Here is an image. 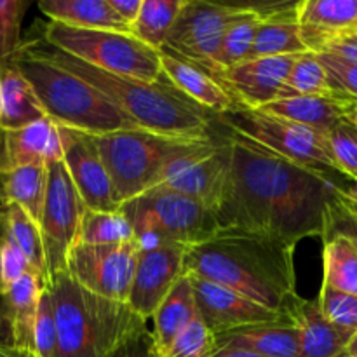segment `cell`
<instances>
[{"label":"cell","mask_w":357,"mask_h":357,"mask_svg":"<svg viewBox=\"0 0 357 357\" xmlns=\"http://www.w3.org/2000/svg\"><path fill=\"white\" fill-rule=\"evenodd\" d=\"M323 244V284L357 296V250L338 234L324 237Z\"/></svg>","instance_id":"cell-31"},{"label":"cell","mask_w":357,"mask_h":357,"mask_svg":"<svg viewBox=\"0 0 357 357\" xmlns=\"http://www.w3.org/2000/svg\"><path fill=\"white\" fill-rule=\"evenodd\" d=\"M139 246L135 239L119 244H75L65 272L87 291L128 303Z\"/></svg>","instance_id":"cell-13"},{"label":"cell","mask_w":357,"mask_h":357,"mask_svg":"<svg viewBox=\"0 0 357 357\" xmlns=\"http://www.w3.org/2000/svg\"><path fill=\"white\" fill-rule=\"evenodd\" d=\"M352 117H354V121H356V124H357V103H356L354 110H352Z\"/></svg>","instance_id":"cell-52"},{"label":"cell","mask_w":357,"mask_h":357,"mask_svg":"<svg viewBox=\"0 0 357 357\" xmlns=\"http://www.w3.org/2000/svg\"><path fill=\"white\" fill-rule=\"evenodd\" d=\"M0 225L6 229L10 239L16 243L21 253L26 257L31 267L37 271V274L44 279L45 284H49L47 261H45L44 241H42L40 227L35 220L28 216L24 209L16 204H6L0 209Z\"/></svg>","instance_id":"cell-30"},{"label":"cell","mask_w":357,"mask_h":357,"mask_svg":"<svg viewBox=\"0 0 357 357\" xmlns=\"http://www.w3.org/2000/svg\"><path fill=\"white\" fill-rule=\"evenodd\" d=\"M258 23H260L258 7L244 6L239 16L227 26L222 42H220L218 52H216V68L220 73L250 58L255 37H257Z\"/></svg>","instance_id":"cell-32"},{"label":"cell","mask_w":357,"mask_h":357,"mask_svg":"<svg viewBox=\"0 0 357 357\" xmlns=\"http://www.w3.org/2000/svg\"><path fill=\"white\" fill-rule=\"evenodd\" d=\"M38 9L49 21L66 26L131 33L114 13L108 0H40Z\"/></svg>","instance_id":"cell-27"},{"label":"cell","mask_w":357,"mask_h":357,"mask_svg":"<svg viewBox=\"0 0 357 357\" xmlns=\"http://www.w3.org/2000/svg\"><path fill=\"white\" fill-rule=\"evenodd\" d=\"M354 107L356 103L352 101L342 100L337 94H330V96L281 98L258 110L326 135L340 119L351 115Z\"/></svg>","instance_id":"cell-23"},{"label":"cell","mask_w":357,"mask_h":357,"mask_svg":"<svg viewBox=\"0 0 357 357\" xmlns=\"http://www.w3.org/2000/svg\"><path fill=\"white\" fill-rule=\"evenodd\" d=\"M14 63L40 101L45 115L63 128L91 136L136 129L138 124L103 93L23 42Z\"/></svg>","instance_id":"cell-5"},{"label":"cell","mask_w":357,"mask_h":357,"mask_svg":"<svg viewBox=\"0 0 357 357\" xmlns=\"http://www.w3.org/2000/svg\"><path fill=\"white\" fill-rule=\"evenodd\" d=\"M47 117L14 59L0 61V132L14 131Z\"/></svg>","instance_id":"cell-25"},{"label":"cell","mask_w":357,"mask_h":357,"mask_svg":"<svg viewBox=\"0 0 357 357\" xmlns=\"http://www.w3.org/2000/svg\"><path fill=\"white\" fill-rule=\"evenodd\" d=\"M93 138L121 206L157 187L167 162L201 139L169 138L139 128Z\"/></svg>","instance_id":"cell-7"},{"label":"cell","mask_w":357,"mask_h":357,"mask_svg":"<svg viewBox=\"0 0 357 357\" xmlns=\"http://www.w3.org/2000/svg\"><path fill=\"white\" fill-rule=\"evenodd\" d=\"M216 124L300 166L328 174L338 173L328 150L326 136L316 129L248 108L237 101L216 117Z\"/></svg>","instance_id":"cell-9"},{"label":"cell","mask_w":357,"mask_h":357,"mask_svg":"<svg viewBox=\"0 0 357 357\" xmlns=\"http://www.w3.org/2000/svg\"><path fill=\"white\" fill-rule=\"evenodd\" d=\"M58 124L49 117L14 131L0 132V169L61 160Z\"/></svg>","instance_id":"cell-19"},{"label":"cell","mask_w":357,"mask_h":357,"mask_svg":"<svg viewBox=\"0 0 357 357\" xmlns=\"http://www.w3.org/2000/svg\"><path fill=\"white\" fill-rule=\"evenodd\" d=\"M244 6L216 3L206 0H183L176 21L162 51L171 52L218 79L216 52L227 26L241 14Z\"/></svg>","instance_id":"cell-11"},{"label":"cell","mask_w":357,"mask_h":357,"mask_svg":"<svg viewBox=\"0 0 357 357\" xmlns=\"http://www.w3.org/2000/svg\"><path fill=\"white\" fill-rule=\"evenodd\" d=\"M333 94L324 66L317 59L316 52H303L295 58L289 75L282 86L281 98L291 96H330Z\"/></svg>","instance_id":"cell-35"},{"label":"cell","mask_w":357,"mask_h":357,"mask_svg":"<svg viewBox=\"0 0 357 357\" xmlns=\"http://www.w3.org/2000/svg\"><path fill=\"white\" fill-rule=\"evenodd\" d=\"M291 319L298 330V357H337L351 342L323 316L317 298H300Z\"/></svg>","instance_id":"cell-24"},{"label":"cell","mask_w":357,"mask_h":357,"mask_svg":"<svg viewBox=\"0 0 357 357\" xmlns=\"http://www.w3.org/2000/svg\"><path fill=\"white\" fill-rule=\"evenodd\" d=\"M188 279H190L192 289H194L199 319L216 337L227 333V331L255 326V324L291 321L279 312L251 302L250 298L232 291V289H227L211 281L195 278V275H188Z\"/></svg>","instance_id":"cell-16"},{"label":"cell","mask_w":357,"mask_h":357,"mask_svg":"<svg viewBox=\"0 0 357 357\" xmlns=\"http://www.w3.org/2000/svg\"><path fill=\"white\" fill-rule=\"evenodd\" d=\"M135 239L129 220L119 211H84L77 244H119Z\"/></svg>","instance_id":"cell-34"},{"label":"cell","mask_w":357,"mask_h":357,"mask_svg":"<svg viewBox=\"0 0 357 357\" xmlns=\"http://www.w3.org/2000/svg\"><path fill=\"white\" fill-rule=\"evenodd\" d=\"M324 136L338 173L357 180V124L352 114L340 119Z\"/></svg>","instance_id":"cell-36"},{"label":"cell","mask_w":357,"mask_h":357,"mask_svg":"<svg viewBox=\"0 0 357 357\" xmlns=\"http://www.w3.org/2000/svg\"><path fill=\"white\" fill-rule=\"evenodd\" d=\"M56 352H58V328H56L51 291L45 284L38 298L37 317H35L33 354L35 357H56Z\"/></svg>","instance_id":"cell-39"},{"label":"cell","mask_w":357,"mask_h":357,"mask_svg":"<svg viewBox=\"0 0 357 357\" xmlns=\"http://www.w3.org/2000/svg\"><path fill=\"white\" fill-rule=\"evenodd\" d=\"M3 208V204H2V202H0V209H2Z\"/></svg>","instance_id":"cell-54"},{"label":"cell","mask_w":357,"mask_h":357,"mask_svg":"<svg viewBox=\"0 0 357 357\" xmlns=\"http://www.w3.org/2000/svg\"><path fill=\"white\" fill-rule=\"evenodd\" d=\"M33 47L52 63L96 87L112 103L126 112L139 129L169 138L188 139L208 138L216 132L215 115L178 93L166 79L159 82H143L129 77L112 75L51 45L38 47L33 44Z\"/></svg>","instance_id":"cell-3"},{"label":"cell","mask_w":357,"mask_h":357,"mask_svg":"<svg viewBox=\"0 0 357 357\" xmlns=\"http://www.w3.org/2000/svg\"><path fill=\"white\" fill-rule=\"evenodd\" d=\"M333 38H342V40L349 42V44L357 45V31H351V33H345V35H340V37H333ZM328 40H330V38H328Z\"/></svg>","instance_id":"cell-51"},{"label":"cell","mask_w":357,"mask_h":357,"mask_svg":"<svg viewBox=\"0 0 357 357\" xmlns=\"http://www.w3.org/2000/svg\"><path fill=\"white\" fill-rule=\"evenodd\" d=\"M0 357H35L30 352L20 351V349H14L10 345H6L0 342Z\"/></svg>","instance_id":"cell-48"},{"label":"cell","mask_w":357,"mask_h":357,"mask_svg":"<svg viewBox=\"0 0 357 357\" xmlns=\"http://www.w3.org/2000/svg\"><path fill=\"white\" fill-rule=\"evenodd\" d=\"M324 66L331 91L342 100L357 103V61L338 58L328 52H316Z\"/></svg>","instance_id":"cell-41"},{"label":"cell","mask_w":357,"mask_h":357,"mask_svg":"<svg viewBox=\"0 0 357 357\" xmlns=\"http://www.w3.org/2000/svg\"><path fill=\"white\" fill-rule=\"evenodd\" d=\"M345 354L349 357H357V333L351 338V342H349L347 349H345Z\"/></svg>","instance_id":"cell-50"},{"label":"cell","mask_w":357,"mask_h":357,"mask_svg":"<svg viewBox=\"0 0 357 357\" xmlns=\"http://www.w3.org/2000/svg\"><path fill=\"white\" fill-rule=\"evenodd\" d=\"M58 131L61 160L84 206L94 211H119L121 202L93 136L63 126H58Z\"/></svg>","instance_id":"cell-14"},{"label":"cell","mask_w":357,"mask_h":357,"mask_svg":"<svg viewBox=\"0 0 357 357\" xmlns=\"http://www.w3.org/2000/svg\"><path fill=\"white\" fill-rule=\"evenodd\" d=\"M218 347L237 345L265 357H298V330L291 321L255 324L216 337Z\"/></svg>","instance_id":"cell-26"},{"label":"cell","mask_w":357,"mask_h":357,"mask_svg":"<svg viewBox=\"0 0 357 357\" xmlns=\"http://www.w3.org/2000/svg\"><path fill=\"white\" fill-rule=\"evenodd\" d=\"M211 357H265L250 349L237 347V345H222Z\"/></svg>","instance_id":"cell-46"},{"label":"cell","mask_w":357,"mask_h":357,"mask_svg":"<svg viewBox=\"0 0 357 357\" xmlns=\"http://www.w3.org/2000/svg\"><path fill=\"white\" fill-rule=\"evenodd\" d=\"M110 357H160L149 328L132 335Z\"/></svg>","instance_id":"cell-44"},{"label":"cell","mask_w":357,"mask_h":357,"mask_svg":"<svg viewBox=\"0 0 357 357\" xmlns=\"http://www.w3.org/2000/svg\"><path fill=\"white\" fill-rule=\"evenodd\" d=\"M295 248L260 234L220 230L206 243L188 248L183 274L232 289L291 319L302 298L296 293Z\"/></svg>","instance_id":"cell-2"},{"label":"cell","mask_w":357,"mask_h":357,"mask_svg":"<svg viewBox=\"0 0 357 357\" xmlns=\"http://www.w3.org/2000/svg\"><path fill=\"white\" fill-rule=\"evenodd\" d=\"M317 303L323 316L337 330H340L347 337H354L357 333V296L337 291L323 284L317 295Z\"/></svg>","instance_id":"cell-37"},{"label":"cell","mask_w":357,"mask_h":357,"mask_svg":"<svg viewBox=\"0 0 357 357\" xmlns=\"http://www.w3.org/2000/svg\"><path fill=\"white\" fill-rule=\"evenodd\" d=\"M35 271L30 261L26 260L20 248L16 246L9 234L0 225V293L9 289L14 282L20 281L23 275L31 274Z\"/></svg>","instance_id":"cell-42"},{"label":"cell","mask_w":357,"mask_h":357,"mask_svg":"<svg viewBox=\"0 0 357 357\" xmlns=\"http://www.w3.org/2000/svg\"><path fill=\"white\" fill-rule=\"evenodd\" d=\"M340 192L345 195V197H349L351 201L357 202V180L351 181V185H342Z\"/></svg>","instance_id":"cell-49"},{"label":"cell","mask_w":357,"mask_h":357,"mask_svg":"<svg viewBox=\"0 0 357 357\" xmlns=\"http://www.w3.org/2000/svg\"><path fill=\"white\" fill-rule=\"evenodd\" d=\"M330 234L344 236L345 239L351 241L352 246L357 250V222H354V220L342 209V206L338 204L337 201V194H335L333 201H331L330 204V209H328V222L324 237L330 236Z\"/></svg>","instance_id":"cell-43"},{"label":"cell","mask_w":357,"mask_h":357,"mask_svg":"<svg viewBox=\"0 0 357 357\" xmlns=\"http://www.w3.org/2000/svg\"><path fill=\"white\" fill-rule=\"evenodd\" d=\"M44 42L112 75L143 82L164 79L159 52L126 31L84 30L49 21L44 28Z\"/></svg>","instance_id":"cell-8"},{"label":"cell","mask_w":357,"mask_h":357,"mask_svg":"<svg viewBox=\"0 0 357 357\" xmlns=\"http://www.w3.org/2000/svg\"><path fill=\"white\" fill-rule=\"evenodd\" d=\"M142 2L143 0H108L110 7L114 9V13L117 14L119 20L129 28L131 31L132 23L138 17L139 9H142Z\"/></svg>","instance_id":"cell-45"},{"label":"cell","mask_w":357,"mask_h":357,"mask_svg":"<svg viewBox=\"0 0 357 357\" xmlns=\"http://www.w3.org/2000/svg\"><path fill=\"white\" fill-rule=\"evenodd\" d=\"M302 40L314 52L324 40L357 28V0H300L296 7Z\"/></svg>","instance_id":"cell-21"},{"label":"cell","mask_w":357,"mask_h":357,"mask_svg":"<svg viewBox=\"0 0 357 357\" xmlns=\"http://www.w3.org/2000/svg\"><path fill=\"white\" fill-rule=\"evenodd\" d=\"M230 171L215 209L220 230H237L298 244L326 232L328 209L340 183L331 174L291 162L227 131Z\"/></svg>","instance_id":"cell-1"},{"label":"cell","mask_w":357,"mask_h":357,"mask_svg":"<svg viewBox=\"0 0 357 357\" xmlns=\"http://www.w3.org/2000/svg\"><path fill=\"white\" fill-rule=\"evenodd\" d=\"M44 279L38 274L23 275L0 293V342L33 354V326ZM35 356V354H33Z\"/></svg>","instance_id":"cell-18"},{"label":"cell","mask_w":357,"mask_h":357,"mask_svg":"<svg viewBox=\"0 0 357 357\" xmlns=\"http://www.w3.org/2000/svg\"><path fill=\"white\" fill-rule=\"evenodd\" d=\"M45 187L47 164H28L0 169V202L3 206H20L37 223L40 222Z\"/></svg>","instance_id":"cell-29"},{"label":"cell","mask_w":357,"mask_h":357,"mask_svg":"<svg viewBox=\"0 0 357 357\" xmlns=\"http://www.w3.org/2000/svg\"><path fill=\"white\" fill-rule=\"evenodd\" d=\"M337 357H349V356L344 352V354H340V356H337Z\"/></svg>","instance_id":"cell-53"},{"label":"cell","mask_w":357,"mask_h":357,"mask_svg":"<svg viewBox=\"0 0 357 357\" xmlns=\"http://www.w3.org/2000/svg\"><path fill=\"white\" fill-rule=\"evenodd\" d=\"M26 0H0V61L10 59L21 47V23Z\"/></svg>","instance_id":"cell-40"},{"label":"cell","mask_w":357,"mask_h":357,"mask_svg":"<svg viewBox=\"0 0 357 357\" xmlns=\"http://www.w3.org/2000/svg\"><path fill=\"white\" fill-rule=\"evenodd\" d=\"M296 56L246 59L220 73L218 84L234 101L258 110L278 100Z\"/></svg>","instance_id":"cell-17"},{"label":"cell","mask_w":357,"mask_h":357,"mask_svg":"<svg viewBox=\"0 0 357 357\" xmlns=\"http://www.w3.org/2000/svg\"><path fill=\"white\" fill-rule=\"evenodd\" d=\"M181 6L183 0H143L131 35L153 51H162Z\"/></svg>","instance_id":"cell-33"},{"label":"cell","mask_w":357,"mask_h":357,"mask_svg":"<svg viewBox=\"0 0 357 357\" xmlns=\"http://www.w3.org/2000/svg\"><path fill=\"white\" fill-rule=\"evenodd\" d=\"M197 317L194 289H192L188 275L183 274L152 316V337L159 354L166 351L173 344L174 338Z\"/></svg>","instance_id":"cell-28"},{"label":"cell","mask_w":357,"mask_h":357,"mask_svg":"<svg viewBox=\"0 0 357 357\" xmlns=\"http://www.w3.org/2000/svg\"><path fill=\"white\" fill-rule=\"evenodd\" d=\"M216 351V335L197 317L174 338L166 351L160 352V357H211Z\"/></svg>","instance_id":"cell-38"},{"label":"cell","mask_w":357,"mask_h":357,"mask_svg":"<svg viewBox=\"0 0 357 357\" xmlns=\"http://www.w3.org/2000/svg\"><path fill=\"white\" fill-rule=\"evenodd\" d=\"M337 201H338V204L342 206V209H344V211L347 213V215L351 216L354 222H357V202L351 201L349 197H345V195L340 192V187L337 188Z\"/></svg>","instance_id":"cell-47"},{"label":"cell","mask_w":357,"mask_h":357,"mask_svg":"<svg viewBox=\"0 0 357 357\" xmlns=\"http://www.w3.org/2000/svg\"><path fill=\"white\" fill-rule=\"evenodd\" d=\"M139 250L162 243L194 248L220 232L211 208L166 187H153L121 206Z\"/></svg>","instance_id":"cell-6"},{"label":"cell","mask_w":357,"mask_h":357,"mask_svg":"<svg viewBox=\"0 0 357 357\" xmlns=\"http://www.w3.org/2000/svg\"><path fill=\"white\" fill-rule=\"evenodd\" d=\"M187 250L188 248L174 243H162L155 248L139 250L128 305L142 319H152L157 307L183 275Z\"/></svg>","instance_id":"cell-15"},{"label":"cell","mask_w":357,"mask_h":357,"mask_svg":"<svg viewBox=\"0 0 357 357\" xmlns=\"http://www.w3.org/2000/svg\"><path fill=\"white\" fill-rule=\"evenodd\" d=\"M229 171V138L215 132L208 138L195 139L187 150L173 157L164 167L159 185L197 199L215 213L225 192Z\"/></svg>","instance_id":"cell-10"},{"label":"cell","mask_w":357,"mask_h":357,"mask_svg":"<svg viewBox=\"0 0 357 357\" xmlns=\"http://www.w3.org/2000/svg\"><path fill=\"white\" fill-rule=\"evenodd\" d=\"M47 286L58 328L56 357H110L146 330V321L128 303L87 291L66 272L52 275Z\"/></svg>","instance_id":"cell-4"},{"label":"cell","mask_w":357,"mask_h":357,"mask_svg":"<svg viewBox=\"0 0 357 357\" xmlns=\"http://www.w3.org/2000/svg\"><path fill=\"white\" fill-rule=\"evenodd\" d=\"M260 10L257 37L250 58L296 56L307 52L302 40L296 7L298 2H275L257 6Z\"/></svg>","instance_id":"cell-20"},{"label":"cell","mask_w":357,"mask_h":357,"mask_svg":"<svg viewBox=\"0 0 357 357\" xmlns=\"http://www.w3.org/2000/svg\"><path fill=\"white\" fill-rule=\"evenodd\" d=\"M159 59L164 79L178 93L183 94L185 98L194 101L211 115L218 117L234 105V98L211 75L202 72L192 63L166 51H159Z\"/></svg>","instance_id":"cell-22"},{"label":"cell","mask_w":357,"mask_h":357,"mask_svg":"<svg viewBox=\"0 0 357 357\" xmlns=\"http://www.w3.org/2000/svg\"><path fill=\"white\" fill-rule=\"evenodd\" d=\"M354 31H357V28H356V30H354Z\"/></svg>","instance_id":"cell-55"},{"label":"cell","mask_w":357,"mask_h":357,"mask_svg":"<svg viewBox=\"0 0 357 357\" xmlns=\"http://www.w3.org/2000/svg\"><path fill=\"white\" fill-rule=\"evenodd\" d=\"M84 211L86 206L63 160L47 164V187L38 227L44 241L49 279L65 272L70 250L77 244Z\"/></svg>","instance_id":"cell-12"}]
</instances>
